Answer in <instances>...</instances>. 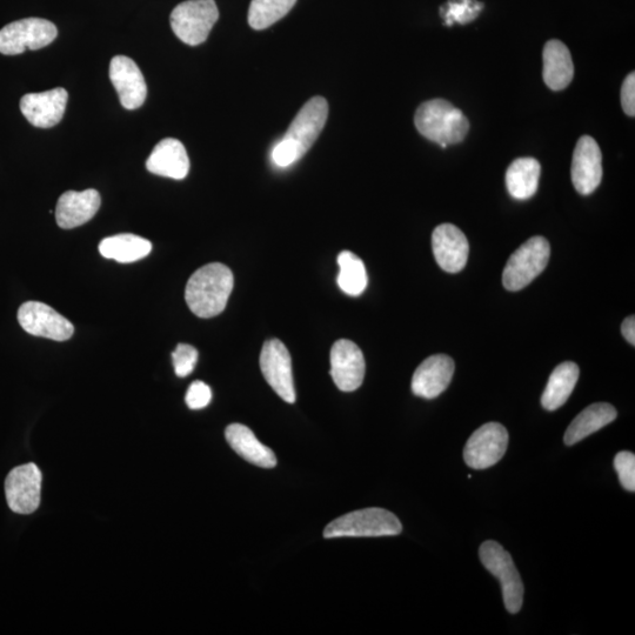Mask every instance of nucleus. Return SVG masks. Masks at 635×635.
I'll return each instance as SVG.
<instances>
[{
    "instance_id": "obj_15",
    "label": "nucleus",
    "mask_w": 635,
    "mask_h": 635,
    "mask_svg": "<svg viewBox=\"0 0 635 635\" xmlns=\"http://www.w3.org/2000/svg\"><path fill=\"white\" fill-rule=\"evenodd\" d=\"M68 100L69 93L63 88L28 93L20 100V111L33 126L49 129L63 119Z\"/></svg>"
},
{
    "instance_id": "obj_5",
    "label": "nucleus",
    "mask_w": 635,
    "mask_h": 635,
    "mask_svg": "<svg viewBox=\"0 0 635 635\" xmlns=\"http://www.w3.org/2000/svg\"><path fill=\"white\" fill-rule=\"evenodd\" d=\"M551 256L550 243L544 237L528 239L512 254L503 273L508 291H520L530 285L546 269Z\"/></svg>"
},
{
    "instance_id": "obj_11",
    "label": "nucleus",
    "mask_w": 635,
    "mask_h": 635,
    "mask_svg": "<svg viewBox=\"0 0 635 635\" xmlns=\"http://www.w3.org/2000/svg\"><path fill=\"white\" fill-rule=\"evenodd\" d=\"M42 472L36 464L16 467L5 480V496L12 512L31 514L38 510L42 499Z\"/></svg>"
},
{
    "instance_id": "obj_9",
    "label": "nucleus",
    "mask_w": 635,
    "mask_h": 635,
    "mask_svg": "<svg viewBox=\"0 0 635 635\" xmlns=\"http://www.w3.org/2000/svg\"><path fill=\"white\" fill-rule=\"evenodd\" d=\"M508 432L499 423H487L472 434L464 449L467 466L473 470H486L499 463L508 447Z\"/></svg>"
},
{
    "instance_id": "obj_24",
    "label": "nucleus",
    "mask_w": 635,
    "mask_h": 635,
    "mask_svg": "<svg viewBox=\"0 0 635 635\" xmlns=\"http://www.w3.org/2000/svg\"><path fill=\"white\" fill-rule=\"evenodd\" d=\"M580 370L576 363L560 364L552 372L541 397V405L547 411H556L565 405L579 379Z\"/></svg>"
},
{
    "instance_id": "obj_22",
    "label": "nucleus",
    "mask_w": 635,
    "mask_h": 635,
    "mask_svg": "<svg viewBox=\"0 0 635 635\" xmlns=\"http://www.w3.org/2000/svg\"><path fill=\"white\" fill-rule=\"evenodd\" d=\"M544 82L553 91L565 90L574 76V65L570 50L560 40L547 42L543 53Z\"/></svg>"
},
{
    "instance_id": "obj_32",
    "label": "nucleus",
    "mask_w": 635,
    "mask_h": 635,
    "mask_svg": "<svg viewBox=\"0 0 635 635\" xmlns=\"http://www.w3.org/2000/svg\"><path fill=\"white\" fill-rule=\"evenodd\" d=\"M212 391L203 381H195L187 390L185 401L191 410H202L211 403Z\"/></svg>"
},
{
    "instance_id": "obj_14",
    "label": "nucleus",
    "mask_w": 635,
    "mask_h": 635,
    "mask_svg": "<svg viewBox=\"0 0 635 635\" xmlns=\"http://www.w3.org/2000/svg\"><path fill=\"white\" fill-rule=\"evenodd\" d=\"M572 183L580 195L588 196L603 179V155L596 140L583 136L578 140L572 160Z\"/></svg>"
},
{
    "instance_id": "obj_25",
    "label": "nucleus",
    "mask_w": 635,
    "mask_h": 635,
    "mask_svg": "<svg viewBox=\"0 0 635 635\" xmlns=\"http://www.w3.org/2000/svg\"><path fill=\"white\" fill-rule=\"evenodd\" d=\"M541 167L537 159L519 158L508 167L506 186L508 193L518 200L530 199L538 191Z\"/></svg>"
},
{
    "instance_id": "obj_27",
    "label": "nucleus",
    "mask_w": 635,
    "mask_h": 635,
    "mask_svg": "<svg viewBox=\"0 0 635 635\" xmlns=\"http://www.w3.org/2000/svg\"><path fill=\"white\" fill-rule=\"evenodd\" d=\"M340 289L351 297L362 294L369 283L363 260L350 251H343L338 256Z\"/></svg>"
},
{
    "instance_id": "obj_12",
    "label": "nucleus",
    "mask_w": 635,
    "mask_h": 635,
    "mask_svg": "<svg viewBox=\"0 0 635 635\" xmlns=\"http://www.w3.org/2000/svg\"><path fill=\"white\" fill-rule=\"evenodd\" d=\"M18 322L25 332L55 342L69 340L75 327L51 306L39 302L24 303L18 310Z\"/></svg>"
},
{
    "instance_id": "obj_8",
    "label": "nucleus",
    "mask_w": 635,
    "mask_h": 635,
    "mask_svg": "<svg viewBox=\"0 0 635 635\" xmlns=\"http://www.w3.org/2000/svg\"><path fill=\"white\" fill-rule=\"evenodd\" d=\"M56 25L42 18H25L0 30V53L17 56L26 50H39L55 42Z\"/></svg>"
},
{
    "instance_id": "obj_21",
    "label": "nucleus",
    "mask_w": 635,
    "mask_h": 635,
    "mask_svg": "<svg viewBox=\"0 0 635 635\" xmlns=\"http://www.w3.org/2000/svg\"><path fill=\"white\" fill-rule=\"evenodd\" d=\"M225 437L232 449L249 463L263 469H273L277 465L273 451L260 443L249 427L232 424L227 427Z\"/></svg>"
},
{
    "instance_id": "obj_33",
    "label": "nucleus",
    "mask_w": 635,
    "mask_h": 635,
    "mask_svg": "<svg viewBox=\"0 0 635 635\" xmlns=\"http://www.w3.org/2000/svg\"><path fill=\"white\" fill-rule=\"evenodd\" d=\"M621 105L627 116H635V73L632 72L625 79L621 88Z\"/></svg>"
},
{
    "instance_id": "obj_29",
    "label": "nucleus",
    "mask_w": 635,
    "mask_h": 635,
    "mask_svg": "<svg viewBox=\"0 0 635 635\" xmlns=\"http://www.w3.org/2000/svg\"><path fill=\"white\" fill-rule=\"evenodd\" d=\"M483 10V4L477 0H449L443 8H441V17H444L446 25L454 23L467 24L472 22L479 16Z\"/></svg>"
},
{
    "instance_id": "obj_23",
    "label": "nucleus",
    "mask_w": 635,
    "mask_h": 635,
    "mask_svg": "<svg viewBox=\"0 0 635 635\" xmlns=\"http://www.w3.org/2000/svg\"><path fill=\"white\" fill-rule=\"evenodd\" d=\"M618 412L611 404L597 403L587 407L566 430L564 441L572 446L616 420Z\"/></svg>"
},
{
    "instance_id": "obj_19",
    "label": "nucleus",
    "mask_w": 635,
    "mask_h": 635,
    "mask_svg": "<svg viewBox=\"0 0 635 635\" xmlns=\"http://www.w3.org/2000/svg\"><path fill=\"white\" fill-rule=\"evenodd\" d=\"M102 199L97 190L68 191L58 199L56 220L64 230L82 226L96 216Z\"/></svg>"
},
{
    "instance_id": "obj_7",
    "label": "nucleus",
    "mask_w": 635,
    "mask_h": 635,
    "mask_svg": "<svg viewBox=\"0 0 635 635\" xmlns=\"http://www.w3.org/2000/svg\"><path fill=\"white\" fill-rule=\"evenodd\" d=\"M479 557L486 570L499 579L506 610L518 613L524 603V584L511 554L496 541L489 540L480 546Z\"/></svg>"
},
{
    "instance_id": "obj_16",
    "label": "nucleus",
    "mask_w": 635,
    "mask_h": 635,
    "mask_svg": "<svg viewBox=\"0 0 635 635\" xmlns=\"http://www.w3.org/2000/svg\"><path fill=\"white\" fill-rule=\"evenodd\" d=\"M110 79L124 109L136 110L145 103L147 96L145 78L131 58L113 57L110 64Z\"/></svg>"
},
{
    "instance_id": "obj_6",
    "label": "nucleus",
    "mask_w": 635,
    "mask_h": 635,
    "mask_svg": "<svg viewBox=\"0 0 635 635\" xmlns=\"http://www.w3.org/2000/svg\"><path fill=\"white\" fill-rule=\"evenodd\" d=\"M219 11L215 0H187L172 11V31L190 46L203 44L217 23Z\"/></svg>"
},
{
    "instance_id": "obj_10",
    "label": "nucleus",
    "mask_w": 635,
    "mask_h": 635,
    "mask_svg": "<svg viewBox=\"0 0 635 635\" xmlns=\"http://www.w3.org/2000/svg\"><path fill=\"white\" fill-rule=\"evenodd\" d=\"M259 363L267 384L286 403L293 404L296 401V389H294L292 360L286 346L278 339L267 340L260 353Z\"/></svg>"
},
{
    "instance_id": "obj_26",
    "label": "nucleus",
    "mask_w": 635,
    "mask_h": 635,
    "mask_svg": "<svg viewBox=\"0 0 635 635\" xmlns=\"http://www.w3.org/2000/svg\"><path fill=\"white\" fill-rule=\"evenodd\" d=\"M152 244L149 240L124 233V235L105 238L99 244V252L106 259L129 264L149 256Z\"/></svg>"
},
{
    "instance_id": "obj_18",
    "label": "nucleus",
    "mask_w": 635,
    "mask_h": 635,
    "mask_svg": "<svg viewBox=\"0 0 635 635\" xmlns=\"http://www.w3.org/2000/svg\"><path fill=\"white\" fill-rule=\"evenodd\" d=\"M453 373L454 362L451 357L446 354L431 356L414 372L412 391L420 398H437L450 386Z\"/></svg>"
},
{
    "instance_id": "obj_3",
    "label": "nucleus",
    "mask_w": 635,
    "mask_h": 635,
    "mask_svg": "<svg viewBox=\"0 0 635 635\" xmlns=\"http://www.w3.org/2000/svg\"><path fill=\"white\" fill-rule=\"evenodd\" d=\"M421 136L441 147L463 142L470 129L469 120L456 106L444 99L421 104L414 117Z\"/></svg>"
},
{
    "instance_id": "obj_34",
    "label": "nucleus",
    "mask_w": 635,
    "mask_h": 635,
    "mask_svg": "<svg viewBox=\"0 0 635 635\" xmlns=\"http://www.w3.org/2000/svg\"><path fill=\"white\" fill-rule=\"evenodd\" d=\"M621 332H623V336L631 345H635V317L630 316L624 320L623 325H621Z\"/></svg>"
},
{
    "instance_id": "obj_2",
    "label": "nucleus",
    "mask_w": 635,
    "mask_h": 635,
    "mask_svg": "<svg viewBox=\"0 0 635 635\" xmlns=\"http://www.w3.org/2000/svg\"><path fill=\"white\" fill-rule=\"evenodd\" d=\"M233 285V273L226 265L212 263L200 267L186 285V304L199 318L216 317L225 310Z\"/></svg>"
},
{
    "instance_id": "obj_30",
    "label": "nucleus",
    "mask_w": 635,
    "mask_h": 635,
    "mask_svg": "<svg viewBox=\"0 0 635 635\" xmlns=\"http://www.w3.org/2000/svg\"><path fill=\"white\" fill-rule=\"evenodd\" d=\"M172 360L178 377L190 376L198 362V351L191 345L179 344L172 353Z\"/></svg>"
},
{
    "instance_id": "obj_28",
    "label": "nucleus",
    "mask_w": 635,
    "mask_h": 635,
    "mask_svg": "<svg viewBox=\"0 0 635 635\" xmlns=\"http://www.w3.org/2000/svg\"><path fill=\"white\" fill-rule=\"evenodd\" d=\"M297 0H252L249 24L254 30L270 28L289 13Z\"/></svg>"
},
{
    "instance_id": "obj_31",
    "label": "nucleus",
    "mask_w": 635,
    "mask_h": 635,
    "mask_svg": "<svg viewBox=\"0 0 635 635\" xmlns=\"http://www.w3.org/2000/svg\"><path fill=\"white\" fill-rule=\"evenodd\" d=\"M614 469H616L620 484L630 492L635 491V456L631 452H619L614 459Z\"/></svg>"
},
{
    "instance_id": "obj_13",
    "label": "nucleus",
    "mask_w": 635,
    "mask_h": 635,
    "mask_svg": "<svg viewBox=\"0 0 635 635\" xmlns=\"http://www.w3.org/2000/svg\"><path fill=\"white\" fill-rule=\"evenodd\" d=\"M366 372L362 350L351 340L340 339L331 350V377L340 391L353 392L362 386Z\"/></svg>"
},
{
    "instance_id": "obj_20",
    "label": "nucleus",
    "mask_w": 635,
    "mask_h": 635,
    "mask_svg": "<svg viewBox=\"0 0 635 635\" xmlns=\"http://www.w3.org/2000/svg\"><path fill=\"white\" fill-rule=\"evenodd\" d=\"M146 169L160 177L185 179L190 171V159L185 146L178 139H163L147 159Z\"/></svg>"
},
{
    "instance_id": "obj_17",
    "label": "nucleus",
    "mask_w": 635,
    "mask_h": 635,
    "mask_svg": "<svg viewBox=\"0 0 635 635\" xmlns=\"http://www.w3.org/2000/svg\"><path fill=\"white\" fill-rule=\"evenodd\" d=\"M432 249L438 265L446 272L458 273L465 269L470 245L463 231L452 224H441L433 231Z\"/></svg>"
},
{
    "instance_id": "obj_1",
    "label": "nucleus",
    "mask_w": 635,
    "mask_h": 635,
    "mask_svg": "<svg viewBox=\"0 0 635 635\" xmlns=\"http://www.w3.org/2000/svg\"><path fill=\"white\" fill-rule=\"evenodd\" d=\"M329 117V104L323 97H313L298 112L289 130L273 147L272 160L279 167L296 164L322 133Z\"/></svg>"
},
{
    "instance_id": "obj_4",
    "label": "nucleus",
    "mask_w": 635,
    "mask_h": 635,
    "mask_svg": "<svg viewBox=\"0 0 635 635\" xmlns=\"http://www.w3.org/2000/svg\"><path fill=\"white\" fill-rule=\"evenodd\" d=\"M403 525L384 508H364L333 520L324 531L326 539L398 536Z\"/></svg>"
}]
</instances>
